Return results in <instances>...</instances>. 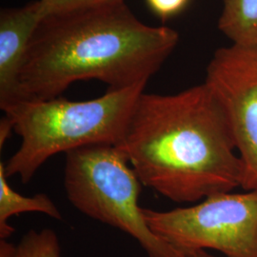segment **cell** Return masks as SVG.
<instances>
[{
    "label": "cell",
    "mask_w": 257,
    "mask_h": 257,
    "mask_svg": "<svg viewBox=\"0 0 257 257\" xmlns=\"http://www.w3.org/2000/svg\"><path fill=\"white\" fill-rule=\"evenodd\" d=\"M140 182L176 203L241 186L226 114L204 82L175 94L143 92L117 146Z\"/></svg>",
    "instance_id": "cell-1"
},
{
    "label": "cell",
    "mask_w": 257,
    "mask_h": 257,
    "mask_svg": "<svg viewBox=\"0 0 257 257\" xmlns=\"http://www.w3.org/2000/svg\"><path fill=\"white\" fill-rule=\"evenodd\" d=\"M179 41L172 28L149 26L125 1L41 20L19 76V101L59 97L95 79L109 90L148 83Z\"/></svg>",
    "instance_id": "cell-2"
},
{
    "label": "cell",
    "mask_w": 257,
    "mask_h": 257,
    "mask_svg": "<svg viewBox=\"0 0 257 257\" xmlns=\"http://www.w3.org/2000/svg\"><path fill=\"white\" fill-rule=\"evenodd\" d=\"M147 83L86 101L55 97L23 100L3 109L13 131L21 138L19 150L4 163L7 177L27 184L51 157L92 145L118 146Z\"/></svg>",
    "instance_id": "cell-3"
},
{
    "label": "cell",
    "mask_w": 257,
    "mask_h": 257,
    "mask_svg": "<svg viewBox=\"0 0 257 257\" xmlns=\"http://www.w3.org/2000/svg\"><path fill=\"white\" fill-rule=\"evenodd\" d=\"M141 182L114 145H92L66 154L64 187L75 209L122 230L148 257H186L151 230L138 198Z\"/></svg>",
    "instance_id": "cell-4"
},
{
    "label": "cell",
    "mask_w": 257,
    "mask_h": 257,
    "mask_svg": "<svg viewBox=\"0 0 257 257\" xmlns=\"http://www.w3.org/2000/svg\"><path fill=\"white\" fill-rule=\"evenodd\" d=\"M156 235L181 253L215 249L227 257H257V190L218 193L191 207L143 208Z\"/></svg>",
    "instance_id": "cell-5"
},
{
    "label": "cell",
    "mask_w": 257,
    "mask_h": 257,
    "mask_svg": "<svg viewBox=\"0 0 257 257\" xmlns=\"http://www.w3.org/2000/svg\"><path fill=\"white\" fill-rule=\"evenodd\" d=\"M205 83L229 122L242 162L241 188L257 190V48L231 44L218 49Z\"/></svg>",
    "instance_id": "cell-6"
},
{
    "label": "cell",
    "mask_w": 257,
    "mask_h": 257,
    "mask_svg": "<svg viewBox=\"0 0 257 257\" xmlns=\"http://www.w3.org/2000/svg\"><path fill=\"white\" fill-rule=\"evenodd\" d=\"M43 19L39 0L0 12V108L19 101V76L28 49Z\"/></svg>",
    "instance_id": "cell-7"
},
{
    "label": "cell",
    "mask_w": 257,
    "mask_h": 257,
    "mask_svg": "<svg viewBox=\"0 0 257 257\" xmlns=\"http://www.w3.org/2000/svg\"><path fill=\"white\" fill-rule=\"evenodd\" d=\"M4 162H0V240H7L16 231L8 223L10 218L23 212H41L55 219L62 218L61 212L44 193L27 197L16 192L7 181Z\"/></svg>",
    "instance_id": "cell-8"
},
{
    "label": "cell",
    "mask_w": 257,
    "mask_h": 257,
    "mask_svg": "<svg viewBox=\"0 0 257 257\" xmlns=\"http://www.w3.org/2000/svg\"><path fill=\"white\" fill-rule=\"evenodd\" d=\"M218 29L233 45L257 48V0H224Z\"/></svg>",
    "instance_id": "cell-9"
},
{
    "label": "cell",
    "mask_w": 257,
    "mask_h": 257,
    "mask_svg": "<svg viewBox=\"0 0 257 257\" xmlns=\"http://www.w3.org/2000/svg\"><path fill=\"white\" fill-rule=\"evenodd\" d=\"M57 234L51 229L31 230L18 244L0 240V257H60Z\"/></svg>",
    "instance_id": "cell-10"
},
{
    "label": "cell",
    "mask_w": 257,
    "mask_h": 257,
    "mask_svg": "<svg viewBox=\"0 0 257 257\" xmlns=\"http://www.w3.org/2000/svg\"><path fill=\"white\" fill-rule=\"evenodd\" d=\"M125 0H39L42 18L89 9Z\"/></svg>",
    "instance_id": "cell-11"
},
{
    "label": "cell",
    "mask_w": 257,
    "mask_h": 257,
    "mask_svg": "<svg viewBox=\"0 0 257 257\" xmlns=\"http://www.w3.org/2000/svg\"><path fill=\"white\" fill-rule=\"evenodd\" d=\"M190 0H146L149 8L157 17L167 19L178 15Z\"/></svg>",
    "instance_id": "cell-12"
},
{
    "label": "cell",
    "mask_w": 257,
    "mask_h": 257,
    "mask_svg": "<svg viewBox=\"0 0 257 257\" xmlns=\"http://www.w3.org/2000/svg\"><path fill=\"white\" fill-rule=\"evenodd\" d=\"M12 131H13V127L9 120L4 116L0 122V147H3V144L7 140Z\"/></svg>",
    "instance_id": "cell-13"
},
{
    "label": "cell",
    "mask_w": 257,
    "mask_h": 257,
    "mask_svg": "<svg viewBox=\"0 0 257 257\" xmlns=\"http://www.w3.org/2000/svg\"><path fill=\"white\" fill-rule=\"evenodd\" d=\"M184 255L186 257H215L211 253H209L206 249H197V250L189 251Z\"/></svg>",
    "instance_id": "cell-14"
}]
</instances>
